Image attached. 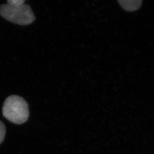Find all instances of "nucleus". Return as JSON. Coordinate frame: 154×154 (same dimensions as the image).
<instances>
[{
	"instance_id": "2",
	"label": "nucleus",
	"mask_w": 154,
	"mask_h": 154,
	"mask_svg": "<svg viewBox=\"0 0 154 154\" xmlns=\"http://www.w3.org/2000/svg\"><path fill=\"white\" fill-rule=\"evenodd\" d=\"M0 15L6 20L20 26L30 25L35 20L31 6L26 4L19 6L7 3L2 5Z\"/></svg>"
},
{
	"instance_id": "4",
	"label": "nucleus",
	"mask_w": 154,
	"mask_h": 154,
	"mask_svg": "<svg viewBox=\"0 0 154 154\" xmlns=\"http://www.w3.org/2000/svg\"><path fill=\"white\" fill-rule=\"evenodd\" d=\"M6 133V127L4 124L0 121V144L3 142Z\"/></svg>"
},
{
	"instance_id": "3",
	"label": "nucleus",
	"mask_w": 154,
	"mask_h": 154,
	"mask_svg": "<svg viewBox=\"0 0 154 154\" xmlns=\"http://www.w3.org/2000/svg\"><path fill=\"white\" fill-rule=\"evenodd\" d=\"M121 6L128 12H134L140 8L143 0H118Z\"/></svg>"
},
{
	"instance_id": "5",
	"label": "nucleus",
	"mask_w": 154,
	"mask_h": 154,
	"mask_svg": "<svg viewBox=\"0 0 154 154\" xmlns=\"http://www.w3.org/2000/svg\"><path fill=\"white\" fill-rule=\"evenodd\" d=\"M26 0H7V4L12 5H22L25 4Z\"/></svg>"
},
{
	"instance_id": "1",
	"label": "nucleus",
	"mask_w": 154,
	"mask_h": 154,
	"mask_svg": "<svg viewBox=\"0 0 154 154\" xmlns=\"http://www.w3.org/2000/svg\"><path fill=\"white\" fill-rule=\"evenodd\" d=\"M2 112L5 118L16 125L26 122L29 116L28 103L17 95H11L5 100Z\"/></svg>"
}]
</instances>
